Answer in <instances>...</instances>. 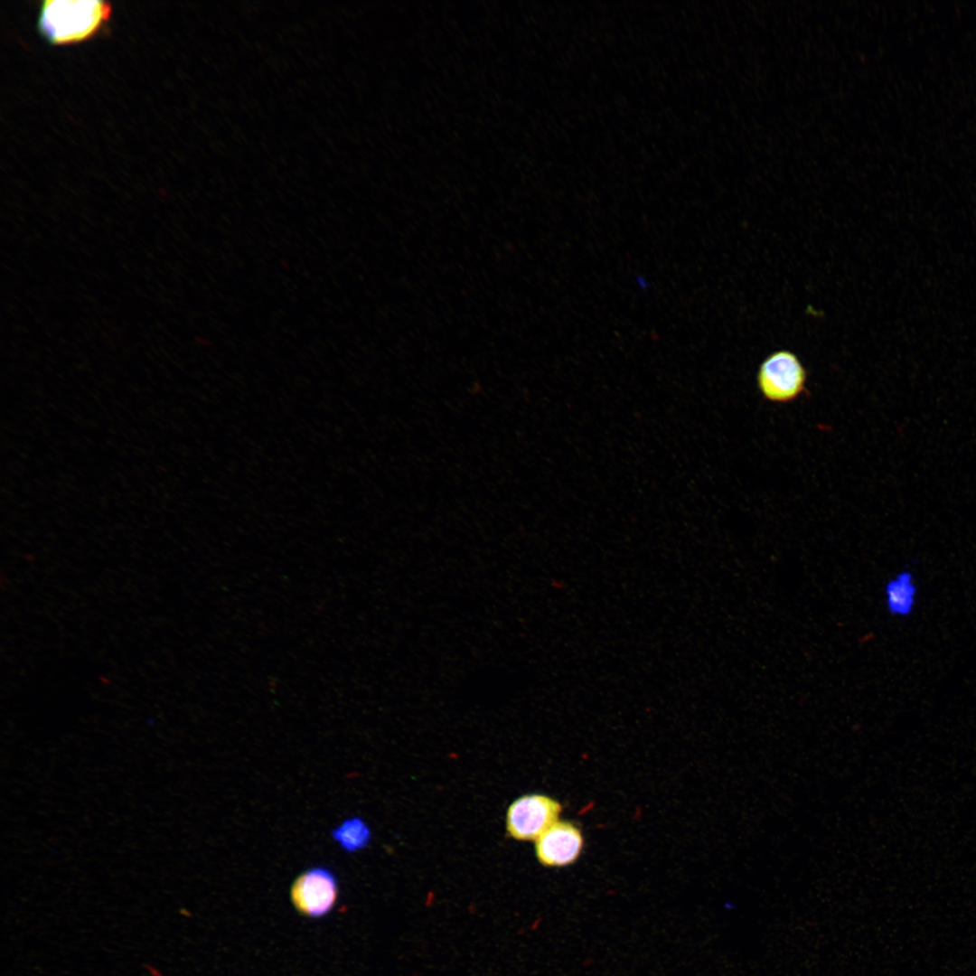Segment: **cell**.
I'll use <instances>...</instances> for the list:
<instances>
[{
	"mask_svg": "<svg viewBox=\"0 0 976 976\" xmlns=\"http://www.w3.org/2000/svg\"><path fill=\"white\" fill-rule=\"evenodd\" d=\"M113 6L104 0L40 2L36 28L52 46H70L99 35L110 21Z\"/></svg>",
	"mask_w": 976,
	"mask_h": 976,
	"instance_id": "cell-1",
	"label": "cell"
},
{
	"mask_svg": "<svg viewBox=\"0 0 976 976\" xmlns=\"http://www.w3.org/2000/svg\"><path fill=\"white\" fill-rule=\"evenodd\" d=\"M755 380L765 400L786 404L796 400L805 392L808 371L795 352L780 349L772 352L761 361Z\"/></svg>",
	"mask_w": 976,
	"mask_h": 976,
	"instance_id": "cell-2",
	"label": "cell"
},
{
	"mask_svg": "<svg viewBox=\"0 0 976 976\" xmlns=\"http://www.w3.org/2000/svg\"><path fill=\"white\" fill-rule=\"evenodd\" d=\"M339 885L335 875L324 867H314L299 874L290 887V901L302 916L320 919L335 907Z\"/></svg>",
	"mask_w": 976,
	"mask_h": 976,
	"instance_id": "cell-3",
	"label": "cell"
},
{
	"mask_svg": "<svg viewBox=\"0 0 976 976\" xmlns=\"http://www.w3.org/2000/svg\"><path fill=\"white\" fill-rule=\"evenodd\" d=\"M561 804L540 793H530L514 800L506 814L508 834L517 840H536L558 821Z\"/></svg>",
	"mask_w": 976,
	"mask_h": 976,
	"instance_id": "cell-4",
	"label": "cell"
},
{
	"mask_svg": "<svg viewBox=\"0 0 976 976\" xmlns=\"http://www.w3.org/2000/svg\"><path fill=\"white\" fill-rule=\"evenodd\" d=\"M583 846L581 831L570 821L558 820L535 840V853L545 867H565L578 859Z\"/></svg>",
	"mask_w": 976,
	"mask_h": 976,
	"instance_id": "cell-5",
	"label": "cell"
},
{
	"mask_svg": "<svg viewBox=\"0 0 976 976\" xmlns=\"http://www.w3.org/2000/svg\"><path fill=\"white\" fill-rule=\"evenodd\" d=\"M916 587L912 573L901 571L886 585L885 596L888 612L893 615L906 616L914 609Z\"/></svg>",
	"mask_w": 976,
	"mask_h": 976,
	"instance_id": "cell-6",
	"label": "cell"
},
{
	"mask_svg": "<svg viewBox=\"0 0 976 976\" xmlns=\"http://www.w3.org/2000/svg\"><path fill=\"white\" fill-rule=\"evenodd\" d=\"M332 837L346 852L363 849L371 840V833L367 823L359 817L344 820L332 831Z\"/></svg>",
	"mask_w": 976,
	"mask_h": 976,
	"instance_id": "cell-7",
	"label": "cell"
}]
</instances>
